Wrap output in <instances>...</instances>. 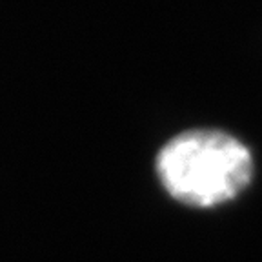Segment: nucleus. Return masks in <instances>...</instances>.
<instances>
[{
    "instance_id": "f257e3e1",
    "label": "nucleus",
    "mask_w": 262,
    "mask_h": 262,
    "mask_svg": "<svg viewBox=\"0 0 262 262\" xmlns=\"http://www.w3.org/2000/svg\"><path fill=\"white\" fill-rule=\"evenodd\" d=\"M157 169L173 199L208 208L231 201L250 184L253 159L235 137L215 129H195L162 147Z\"/></svg>"
}]
</instances>
